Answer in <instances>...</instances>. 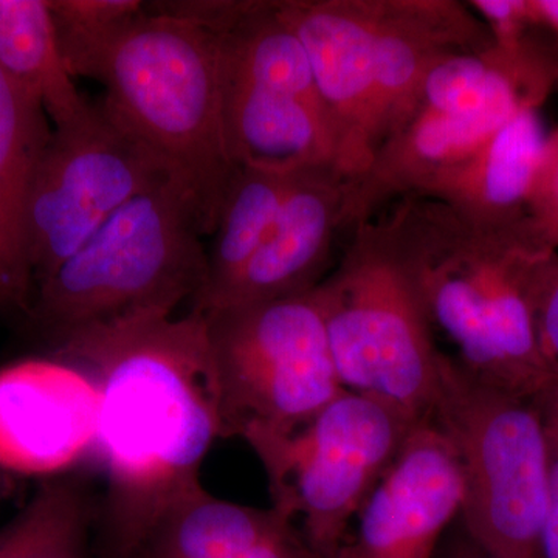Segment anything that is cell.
Segmentation results:
<instances>
[{
    "label": "cell",
    "instance_id": "obj_7",
    "mask_svg": "<svg viewBox=\"0 0 558 558\" xmlns=\"http://www.w3.org/2000/svg\"><path fill=\"white\" fill-rule=\"evenodd\" d=\"M202 315L222 439L241 438L248 446L293 435L344 391L315 289Z\"/></svg>",
    "mask_w": 558,
    "mask_h": 558
},
{
    "label": "cell",
    "instance_id": "obj_28",
    "mask_svg": "<svg viewBox=\"0 0 558 558\" xmlns=\"http://www.w3.org/2000/svg\"><path fill=\"white\" fill-rule=\"evenodd\" d=\"M464 532V531H462ZM444 558H497L490 556L487 550L481 548V546L476 545L472 538L469 537L468 534L462 535L454 539L453 545L449 550V556Z\"/></svg>",
    "mask_w": 558,
    "mask_h": 558
},
{
    "label": "cell",
    "instance_id": "obj_6",
    "mask_svg": "<svg viewBox=\"0 0 558 558\" xmlns=\"http://www.w3.org/2000/svg\"><path fill=\"white\" fill-rule=\"evenodd\" d=\"M433 424L461 465L462 531L497 558H542L548 446L539 400L473 376L440 351Z\"/></svg>",
    "mask_w": 558,
    "mask_h": 558
},
{
    "label": "cell",
    "instance_id": "obj_1",
    "mask_svg": "<svg viewBox=\"0 0 558 558\" xmlns=\"http://www.w3.org/2000/svg\"><path fill=\"white\" fill-rule=\"evenodd\" d=\"M57 347L98 389L106 537L113 556L132 558L165 506L202 484V464L222 439L207 323L194 311L131 319Z\"/></svg>",
    "mask_w": 558,
    "mask_h": 558
},
{
    "label": "cell",
    "instance_id": "obj_16",
    "mask_svg": "<svg viewBox=\"0 0 558 558\" xmlns=\"http://www.w3.org/2000/svg\"><path fill=\"white\" fill-rule=\"evenodd\" d=\"M223 134L233 167L244 165L282 174L336 167V143L322 109L238 78L226 65Z\"/></svg>",
    "mask_w": 558,
    "mask_h": 558
},
{
    "label": "cell",
    "instance_id": "obj_14",
    "mask_svg": "<svg viewBox=\"0 0 558 558\" xmlns=\"http://www.w3.org/2000/svg\"><path fill=\"white\" fill-rule=\"evenodd\" d=\"M347 180L336 167L296 172L266 240L205 312L289 299L317 288L328 275L333 242L349 233Z\"/></svg>",
    "mask_w": 558,
    "mask_h": 558
},
{
    "label": "cell",
    "instance_id": "obj_4",
    "mask_svg": "<svg viewBox=\"0 0 558 558\" xmlns=\"http://www.w3.org/2000/svg\"><path fill=\"white\" fill-rule=\"evenodd\" d=\"M208 236L193 191L171 178L121 207L33 290L28 317L54 340L131 319L171 317L207 279Z\"/></svg>",
    "mask_w": 558,
    "mask_h": 558
},
{
    "label": "cell",
    "instance_id": "obj_24",
    "mask_svg": "<svg viewBox=\"0 0 558 558\" xmlns=\"http://www.w3.org/2000/svg\"><path fill=\"white\" fill-rule=\"evenodd\" d=\"M548 446V478H546V513L542 534V558H558V384L542 399Z\"/></svg>",
    "mask_w": 558,
    "mask_h": 558
},
{
    "label": "cell",
    "instance_id": "obj_23",
    "mask_svg": "<svg viewBox=\"0 0 558 558\" xmlns=\"http://www.w3.org/2000/svg\"><path fill=\"white\" fill-rule=\"evenodd\" d=\"M527 216L545 241L558 250V128L546 138Z\"/></svg>",
    "mask_w": 558,
    "mask_h": 558
},
{
    "label": "cell",
    "instance_id": "obj_10",
    "mask_svg": "<svg viewBox=\"0 0 558 558\" xmlns=\"http://www.w3.org/2000/svg\"><path fill=\"white\" fill-rule=\"evenodd\" d=\"M278 9L310 58L336 143L337 171L357 178L376 154L377 0H281Z\"/></svg>",
    "mask_w": 558,
    "mask_h": 558
},
{
    "label": "cell",
    "instance_id": "obj_5",
    "mask_svg": "<svg viewBox=\"0 0 558 558\" xmlns=\"http://www.w3.org/2000/svg\"><path fill=\"white\" fill-rule=\"evenodd\" d=\"M315 292L341 387L429 418L440 349L389 216L349 231Z\"/></svg>",
    "mask_w": 558,
    "mask_h": 558
},
{
    "label": "cell",
    "instance_id": "obj_27",
    "mask_svg": "<svg viewBox=\"0 0 558 558\" xmlns=\"http://www.w3.org/2000/svg\"><path fill=\"white\" fill-rule=\"evenodd\" d=\"M534 25L558 38V0H529Z\"/></svg>",
    "mask_w": 558,
    "mask_h": 558
},
{
    "label": "cell",
    "instance_id": "obj_3",
    "mask_svg": "<svg viewBox=\"0 0 558 558\" xmlns=\"http://www.w3.org/2000/svg\"><path fill=\"white\" fill-rule=\"evenodd\" d=\"M58 39L70 75L105 87L106 108L193 191L213 234L234 170L223 134L219 35L145 3L112 27L58 32Z\"/></svg>",
    "mask_w": 558,
    "mask_h": 558
},
{
    "label": "cell",
    "instance_id": "obj_25",
    "mask_svg": "<svg viewBox=\"0 0 558 558\" xmlns=\"http://www.w3.org/2000/svg\"><path fill=\"white\" fill-rule=\"evenodd\" d=\"M469 5L486 22L495 43L515 44L537 28L529 0H473Z\"/></svg>",
    "mask_w": 558,
    "mask_h": 558
},
{
    "label": "cell",
    "instance_id": "obj_26",
    "mask_svg": "<svg viewBox=\"0 0 558 558\" xmlns=\"http://www.w3.org/2000/svg\"><path fill=\"white\" fill-rule=\"evenodd\" d=\"M538 341L543 357L558 379V267L550 277L539 304Z\"/></svg>",
    "mask_w": 558,
    "mask_h": 558
},
{
    "label": "cell",
    "instance_id": "obj_21",
    "mask_svg": "<svg viewBox=\"0 0 558 558\" xmlns=\"http://www.w3.org/2000/svg\"><path fill=\"white\" fill-rule=\"evenodd\" d=\"M94 517L84 484L51 476L0 526V558H86Z\"/></svg>",
    "mask_w": 558,
    "mask_h": 558
},
{
    "label": "cell",
    "instance_id": "obj_22",
    "mask_svg": "<svg viewBox=\"0 0 558 558\" xmlns=\"http://www.w3.org/2000/svg\"><path fill=\"white\" fill-rule=\"evenodd\" d=\"M58 32L87 33L112 27L145 10L140 0H49Z\"/></svg>",
    "mask_w": 558,
    "mask_h": 558
},
{
    "label": "cell",
    "instance_id": "obj_12",
    "mask_svg": "<svg viewBox=\"0 0 558 558\" xmlns=\"http://www.w3.org/2000/svg\"><path fill=\"white\" fill-rule=\"evenodd\" d=\"M100 398L86 371L60 359L0 369V469L58 476L94 451Z\"/></svg>",
    "mask_w": 558,
    "mask_h": 558
},
{
    "label": "cell",
    "instance_id": "obj_15",
    "mask_svg": "<svg viewBox=\"0 0 558 558\" xmlns=\"http://www.w3.org/2000/svg\"><path fill=\"white\" fill-rule=\"evenodd\" d=\"M132 558H337L314 548L275 508L240 505L194 486L171 499Z\"/></svg>",
    "mask_w": 558,
    "mask_h": 558
},
{
    "label": "cell",
    "instance_id": "obj_19",
    "mask_svg": "<svg viewBox=\"0 0 558 558\" xmlns=\"http://www.w3.org/2000/svg\"><path fill=\"white\" fill-rule=\"evenodd\" d=\"M293 178L295 174L234 167L207 250V279L191 301V311H208L247 266L274 226Z\"/></svg>",
    "mask_w": 558,
    "mask_h": 558
},
{
    "label": "cell",
    "instance_id": "obj_20",
    "mask_svg": "<svg viewBox=\"0 0 558 558\" xmlns=\"http://www.w3.org/2000/svg\"><path fill=\"white\" fill-rule=\"evenodd\" d=\"M0 69L39 98L53 126L89 106L62 58L49 0H0Z\"/></svg>",
    "mask_w": 558,
    "mask_h": 558
},
{
    "label": "cell",
    "instance_id": "obj_18",
    "mask_svg": "<svg viewBox=\"0 0 558 558\" xmlns=\"http://www.w3.org/2000/svg\"><path fill=\"white\" fill-rule=\"evenodd\" d=\"M51 132L39 98L0 69V267L25 312L33 296L25 213Z\"/></svg>",
    "mask_w": 558,
    "mask_h": 558
},
{
    "label": "cell",
    "instance_id": "obj_13",
    "mask_svg": "<svg viewBox=\"0 0 558 558\" xmlns=\"http://www.w3.org/2000/svg\"><path fill=\"white\" fill-rule=\"evenodd\" d=\"M494 43L486 22L464 3L377 0L374 38L376 153L413 116L418 94L432 69L454 54L488 49Z\"/></svg>",
    "mask_w": 558,
    "mask_h": 558
},
{
    "label": "cell",
    "instance_id": "obj_2",
    "mask_svg": "<svg viewBox=\"0 0 558 558\" xmlns=\"http://www.w3.org/2000/svg\"><path fill=\"white\" fill-rule=\"evenodd\" d=\"M433 329L487 384L542 399L558 379L543 357L538 311L558 250L531 218L484 223L422 196L389 213Z\"/></svg>",
    "mask_w": 558,
    "mask_h": 558
},
{
    "label": "cell",
    "instance_id": "obj_11",
    "mask_svg": "<svg viewBox=\"0 0 558 558\" xmlns=\"http://www.w3.org/2000/svg\"><path fill=\"white\" fill-rule=\"evenodd\" d=\"M464 498L457 453L425 418L365 502L337 558H435Z\"/></svg>",
    "mask_w": 558,
    "mask_h": 558
},
{
    "label": "cell",
    "instance_id": "obj_17",
    "mask_svg": "<svg viewBox=\"0 0 558 558\" xmlns=\"http://www.w3.org/2000/svg\"><path fill=\"white\" fill-rule=\"evenodd\" d=\"M546 138L538 106H524L469 159L417 196L442 202L476 222L526 218Z\"/></svg>",
    "mask_w": 558,
    "mask_h": 558
},
{
    "label": "cell",
    "instance_id": "obj_30",
    "mask_svg": "<svg viewBox=\"0 0 558 558\" xmlns=\"http://www.w3.org/2000/svg\"><path fill=\"white\" fill-rule=\"evenodd\" d=\"M13 490V481H11V473L0 469V502L3 501Z\"/></svg>",
    "mask_w": 558,
    "mask_h": 558
},
{
    "label": "cell",
    "instance_id": "obj_8",
    "mask_svg": "<svg viewBox=\"0 0 558 558\" xmlns=\"http://www.w3.org/2000/svg\"><path fill=\"white\" fill-rule=\"evenodd\" d=\"M422 421L374 396L344 389L304 427L248 444L269 481L271 508L314 548L337 557L348 527Z\"/></svg>",
    "mask_w": 558,
    "mask_h": 558
},
{
    "label": "cell",
    "instance_id": "obj_29",
    "mask_svg": "<svg viewBox=\"0 0 558 558\" xmlns=\"http://www.w3.org/2000/svg\"><path fill=\"white\" fill-rule=\"evenodd\" d=\"M5 310H22V304L16 292H14L13 286H11L9 277L0 267V311Z\"/></svg>",
    "mask_w": 558,
    "mask_h": 558
},
{
    "label": "cell",
    "instance_id": "obj_9",
    "mask_svg": "<svg viewBox=\"0 0 558 558\" xmlns=\"http://www.w3.org/2000/svg\"><path fill=\"white\" fill-rule=\"evenodd\" d=\"M171 178L167 163L101 98L75 120L53 126L25 213L33 290L128 202Z\"/></svg>",
    "mask_w": 558,
    "mask_h": 558
}]
</instances>
